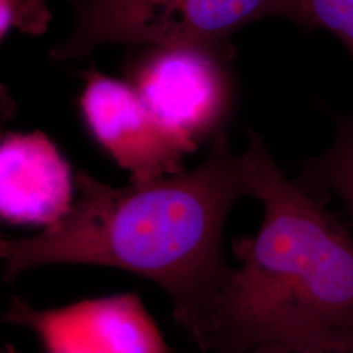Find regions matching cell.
Masks as SVG:
<instances>
[{
    "instance_id": "cell-1",
    "label": "cell",
    "mask_w": 353,
    "mask_h": 353,
    "mask_svg": "<svg viewBox=\"0 0 353 353\" xmlns=\"http://www.w3.org/2000/svg\"><path fill=\"white\" fill-rule=\"evenodd\" d=\"M68 212L34 237L0 241L4 280L52 265L110 267L156 283L176 325L199 339L232 272L224 256L228 214L252 196L242 157L224 128L191 172L113 188L81 172Z\"/></svg>"
},
{
    "instance_id": "cell-2",
    "label": "cell",
    "mask_w": 353,
    "mask_h": 353,
    "mask_svg": "<svg viewBox=\"0 0 353 353\" xmlns=\"http://www.w3.org/2000/svg\"><path fill=\"white\" fill-rule=\"evenodd\" d=\"M241 156L265 217L233 241L240 262L220 292L198 348L237 353L325 328L353 327V237L316 196L284 176L250 130Z\"/></svg>"
},
{
    "instance_id": "cell-3",
    "label": "cell",
    "mask_w": 353,
    "mask_h": 353,
    "mask_svg": "<svg viewBox=\"0 0 353 353\" xmlns=\"http://www.w3.org/2000/svg\"><path fill=\"white\" fill-rule=\"evenodd\" d=\"M71 36L51 49L52 61L87 57L105 43L179 46L234 57L230 37L256 20L283 16L299 26L297 0H67Z\"/></svg>"
},
{
    "instance_id": "cell-4",
    "label": "cell",
    "mask_w": 353,
    "mask_h": 353,
    "mask_svg": "<svg viewBox=\"0 0 353 353\" xmlns=\"http://www.w3.org/2000/svg\"><path fill=\"white\" fill-rule=\"evenodd\" d=\"M84 79L80 96L84 121L102 148L131 173V182L183 172V159L198 150V140L168 125L131 84L94 67Z\"/></svg>"
},
{
    "instance_id": "cell-5",
    "label": "cell",
    "mask_w": 353,
    "mask_h": 353,
    "mask_svg": "<svg viewBox=\"0 0 353 353\" xmlns=\"http://www.w3.org/2000/svg\"><path fill=\"white\" fill-rule=\"evenodd\" d=\"M229 61L208 51L152 46L130 62V84L168 125L194 139L223 128L233 101Z\"/></svg>"
},
{
    "instance_id": "cell-6",
    "label": "cell",
    "mask_w": 353,
    "mask_h": 353,
    "mask_svg": "<svg viewBox=\"0 0 353 353\" xmlns=\"http://www.w3.org/2000/svg\"><path fill=\"white\" fill-rule=\"evenodd\" d=\"M4 321L30 328L45 353H172L137 293L45 310L14 297Z\"/></svg>"
},
{
    "instance_id": "cell-7",
    "label": "cell",
    "mask_w": 353,
    "mask_h": 353,
    "mask_svg": "<svg viewBox=\"0 0 353 353\" xmlns=\"http://www.w3.org/2000/svg\"><path fill=\"white\" fill-rule=\"evenodd\" d=\"M71 169L42 132L7 134L0 145V212L13 224L50 227L71 208Z\"/></svg>"
},
{
    "instance_id": "cell-8",
    "label": "cell",
    "mask_w": 353,
    "mask_h": 353,
    "mask_svg": "<svg viewBox=\"0 0 353 353\" xmlns=\"http://www.w3.org/2000/svg\"><path fill=\"white\" fill-rule=\"evenodd\" d=\"M299 185L316 199L336 196L353 220V113L336 121L332 144L303 165Z\"/></svg>"
},
{
    "instance_id": "cell-9",
    "label": "cell",
    "mask_w": 353,
    "mask_h": 353,
    "mask_svg": "<svg viewBox=\"0 0 353 353\" xmlns=\"http://www.w3.org/2000/svg\"><path fill=\"white\" fill-rule=\"evenodd\" d=\"M299 26L326 29L348 49L353 59V0H297Z\"/></svg>"
},
{
    "instance_id": "cell-10",
    "label": "cell",
    "mask_w": 353,
    "mask_h": 353,
    "mask_svg": "<svg viewBox=\"0 0 353 353\" xmlns=\"http://www.w3.org/2000/svg\"><path fill=\"white\" fill-rule=\"evenodd\" d=\"M237 353H353V327L325 328L285 341H265Z\"/></svg>"
},
{
    "instance_id": "cell-11",
    "label": "cell",
    "mask_w": 353,
    "mask_h": 353,
    "mask_svg": "<svg viewBox=\"0 0 353 353\" xmlns=\"http://www.w3.org/2000/svg\"><path fill=\"white\" fill-rule=\"evenodd\" d=\"M51 12L48 0H0V38L17 29L21 33L41 36L48 30Z\"/></svg>"
},
{
    "instance_id": "cell-12",
    "label": "cell",
    "mask_w": 353,
    "mask_h": 353,
    "mask_svg": "<svg viewBox=\"0 0 353 353\" xmlns=\"http://www.w3.org/2000/svg\"><path fill=\"white\" fill-rule=\"evenodd\" d=\"M3 353H17L14 350H13L11 345H8V347H6V350L3 351Z\"/></svg>"
}]
</instances>
